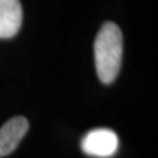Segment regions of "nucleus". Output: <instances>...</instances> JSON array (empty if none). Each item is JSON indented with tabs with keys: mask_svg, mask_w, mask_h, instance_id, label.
<instances>
[{
	"mask_svg": "<svg viewBox=\"0 0 158 158\" xmlns=\"http://www.w3.org/2000/svg\"><path fill=\"white\" fill-rule=\"evenodd\" d=\"M95 66L102 83L109 85L115 81L121 69L123 55V35L115 23L102 25L94 44Z\"/></svg>",
	"mask_w": 158,
	"mask_h": 158,
	"instance_id": "1",
	"label": "nucleus"
},
{
	"mask_svg": "<svg viewBox=\"0 0 158 158\" xmlns=\"http://www.w3.org/2000/svg\"><path fill=\"white\" fill-rule=\"evenodd\" d=\"M81 149L88 156L98 158L111 157L118 149V137L115 131L107 128L94 129L83 136Z\"/></svg>",
	"mask_w": 158,
	"mask_h": 158,
	"instance_id": "2",
	"label": "nucleus"
},
{
	"mask_svg": "<svg viewBox=\"0 0 158 158\" xmlns=\"http://www.w3.org/2000/svg\"><path fill=\"white\" fill-rule=\"evenodd\" d=\"M28 128V121L23 116L13 117L0 128V157L7 156L17 149Z\"/></svg>",
	"mask_w": 158,
	"mask_h": 158,
	"instance_id": "3",
	"label": "nucleus"
},
{
	"mask_svg": "<svg viewBox=\"0 0 158 158\" xmlns=\"http://www.w3.org/2000/svg\"><path fill=\"white\" fill-rule=\"evenodd\" d=\"M23 23L20 0H0V39L17 35Z\"/></svg>",
	"mask_w": 158,
	"mask_h": 158,
	"instance_id": "4",
	"label": "nucleus"
}]
</instances>
